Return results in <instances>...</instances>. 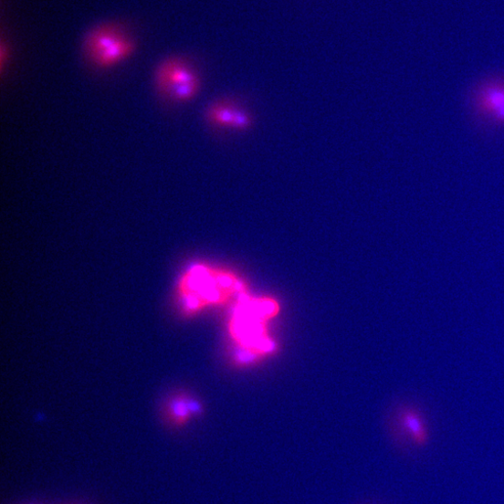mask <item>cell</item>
Wrapping results in <instances>:
<instances>
[{
	"label": "cell",
	"instance_id": "8992f818",
	"mask_svg": "<svg viewBox=\"0 0 504 504\" xmlns=\"http://www.w3.org/2000/svg\"><path fill=\"white\" fill-rule=\"evenodd\" d=\"M394 428L417 449L426 448L432 438L429 417L425 408L417 400H404L394 411Z\"/></svg>",
	"mask_w": 504,
	"mask_h": 504
},
{
	"label": "cell",
	"instance_id": "3957f363",
	"mask_svg": "<svg viewBox=\"0 0 504 504\" xmlns=\"http://www.w3.org/2000/svg\"><path fill=\"white\" fill-rule=\"evenodd\" d=\"M136 45L130 35L114 23L99 25L84 37L83 52L99 68H110L130 58Z\"/></svg>",
	"mask_w": 504,
	"mask_h": 504
},
{
	"label": "cell",
	"instance_id": "6da1fadb",
	"mask_svg": "<svg viewBox=\"0 0 504 504\" xmlns=\"http://www.w3.org/2000/svg\"><path fill=\"white\" fill-rule=\"evenodd\" d=\"M246 291L244 283L231 272L203 264L188 268L178 285L180 303L188 315L196 314L208 307L226 304L234 293Z\"/></svg>",
	"mask_w": 504,
	"mask_h": 504
},
{
	"label": "cell",
	"instance_id": "52a82bcc",
	"mask_svg": "<svg viewBox=\"0 0 504 504\" xmlns=\"http://www.w3.org/2000/svg\"><path fill=\"white\" fill-rule=\"evenodd\" d=\"M205 118L210 124L236 131H247L254 122L245 109L229 100H220L210 105Z\"/></svg>",
	"mask_w": 504,
	"mask_h": 504
},
{
	"label": "cell",
	"instance_id": "ba28073f",
	"mask_svg": "<svg viewBox=\"0 0 504 504\" xmlns=\"http://www.w3.org/2000/svg\"><path fill=\"white\" fill-rule=\"evenodd\" d=\"M172 422L176 426H183L189 422L192 416L203 415L202 404L191 398L180 397L174 399L168 407Z\"/></svg>",
	"mask_w": 504,
	"mask_h": 504
},
{
	"label": "cell",
	"instance_id": "5b68a950",
	"mask_svg": "<svg viewBox=\"0 0 504 504\" xmlns=\"http://www.w3.org/2000/svg\"><path fill=\"white\" fill-rule=\"evenodd\" d=\"M470 109L475 119L488 129H504V76L482 79L471 91Z\"/></svg>",
	"mask_w": 504,
	"mask_h": 504
},
{
	"label": "cell",
	"instance_id": "7a4b0ae2",
	"mask_svg": "<svg viewBox=\"0 0 504 504\" xmlns=\"http://www.w3.org/2000/svg\"><path fill=\"white\" fill-rule=\"evenodd\" d=\"M278 311V304L273 299H251L247 291L239 294L229 322V331L237 348L259 358L276 351L277 345L268 338L266 322L276 317Z\"/></svg>",
	"mask_w": 504,
	"mask_h": 504
},
{
	"label": "cell",
	"instance_id": "277c9868",
	"mask_svg": "<svg viewBox=\"0 0 504 504\" xmlns=\"http://www.w3.org/2000/svg\"><path fill=\"white\" fill-rule=\"evenodd\" d=\"M155 83L161 94L177 102L191 101L201 87L199 76L193 66L178 57L166 58L159 64L155 71Z\"/></svg>",
	"mask_w": 504,
	"mask_h": 504
}]
</instances>
